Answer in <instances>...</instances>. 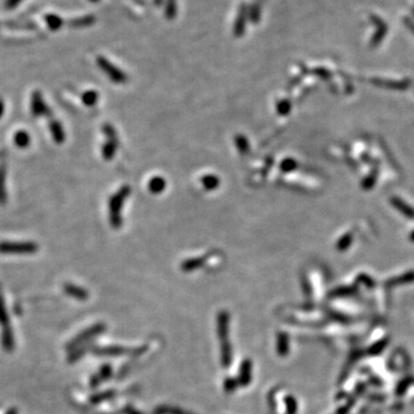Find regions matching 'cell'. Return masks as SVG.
<instances>
[{"label":"cell","mask_w":414,"mask_h":414,"mask_svg":"<svg viewBox=\"0 0 414 414\" xmlns=\"http://www.w3.org/2000/svg\"><path fill=\"white\" fill-rule=\"evenodd\" d=\"M96 99H97V95H96L95 91H89L83 96V102L86 105H93L96 103Z\"/></svg>","instance_id":"cell-11"},{"label":"cell","mask_w":414,"mask_h":414,"mask_svg":"<svg viewBox=\"0 0 414 414\" xmlns=\"http://www.w3.org/2000/svg\"><path fill=\"white\" fill-rule=\"evenodd\" d=\"M245 7L242 6L240 8V12L238 14V17H237V21H236V25H235V33L236 35H240V33L243 32L244 30V22H245Z\"/></svg>","instance_id":"cell-8"},{"label":"cell","mask_w":414,"mask_h":414,"mask_svg":"<svg viewBox=\"0 0 414 414\" xmlns=\"http://www.w3.org/2000/svg\"><path fill=\"white\" fill-rule=\"evenodd\" d=\"M66 291L69 293L71 296H75V297H79V298H84L85 297V292L83 290H81V289L76 288L74 286H67L66 287Z\"/></svg>","instance_id":"cell-10"},{"label":"cell","mask_w":414,"mask_h":414,"mask_svg":"<svg viewBox=\"0 0 414 414\" xmlns=\"http://www.w3.org/2000/svg\"><path fill=\"white\" fill-rule=\"evenodd\" d=\"M93 22H95V17L93 16H84V17L79 18V20L71 21L70 26H75V27L89 26V25H91V23H93Z\"/></svg>","instance_id":"cell-9"},{"label":"cell","mask_w":414,"mask_h":414,"mask_svg":"<svg viewBox=\"0 0 414 414\" xmlns=\"http://www.w3.org/2000/svg\"><path fill=\"white\" fill-rule=\"evenodd\" d=\"M5 181H6V167L0 166V204L6 203V187H5Z\"/></svg>","instance_id":"cell-7"},{"label":"cell","mask_w":414,"mask_h":414,"mask_svg":"<svg viewBox=\"0 0 414 414\" xmlns=\"http://www.w3.org/2000/svg\"><path fill=\"white\" fill-rule=\"evenodd\" d=\"M44 20L46 22L47 27H49L52 31L59 30V29L64 25V21L60 16L55 15V14H47L44 16Z\"/></svg>","instance_id":"cell-5"},{"label":"cell","mask_w":414,"mask_h":414,"mask_svg":"<svg viewBox=\"0 0 414 414\" xmlns=\"http://www.w3.org/2000/svg\"><path fill=\"white\" fill-rule=\"evenodd\" d=\"M22 2L23 0H6V2H5V7L7 9H13L18 6Z\"/></svg>","instance_id":"cell-14"},{"label":"cell","mask_w":414,"mask_h":414,"mask_svg":"<svg viewBox=\"0 0 414 414\" xmlns=\"http://www.w3.org/2000/svg\"><path fill=\"white\" fill-rule=\"evenodd\" d=\"M38 250L35 243L31 242H2L0 243V253H13V254H27L33 253Z\"/></svg>","instance_id":"cell-1"},{"label":"cell","mask_w":414,"mask_h":414,"mask_svg":"<svg viewBox=\"0 0 414 414\" xmlns=\"http://www.w3.org/2000/svg\"><path fill=\"white\" fill-rule=\"evenodd\" d=\"M31 110L35 117H41V115L49 114V107L43 100V97L40 91H35L31 99Z\"/></svg>","instance_id":"cell-2"},{"label":"cell","mask_w":414,"mask_h":414,"mask_svg":"<svg viewBox=\"0 0 414 414\" xmlns=\"http://www.w3.org/2000/svg\"><path fill=\"white\" fill-rule=\"evenodd\" d=\"M3 113H4V104L0 102V117H2Z\"/></svg>","instance_id":"cell-16"},{"label":"cell","mask_w":414,"mask_h":414,"mask_svg":"<svg viewBox=\"0 0 414 414\" xmlns=\"http://www.w3.org/2000/svg\"><path fill=\"white\" fill-rule=\"evenodd\" d=\"M50 129H51V134H52V137L54 139V142L57 143H62L65 141V134H64V129H62L61 124L57 121H52L50 123Z\"/></svg>","instance_id":"cell-4"},{"label":"cell","mask_w":414,"mask_h":414,"mask_svg":"<svg viewBox=\"0 0 414 414\" xmlns=\"http://www.w3.org/2000/svg\"><path fill=\"white\" fill-rule=\"evenodd\" d=\"M7 321V315H6V311H5V305H4V300H3V297H2V293H0V322H5Z\"/></svg>","instance_id":"cell-12"},{"label":"cell","mask_w":414,"mask_h":414,"mask_svg":"<svg viewBox=\"0 0 414 414\" xmlns=\"http://www.w3.org/2000/svg\"><path fill=\"white\" fill-rule=\"evenodd\" d=\"M90 2H92V3H97L98 0H90Z\"/></svg>","instance_id":"cell-17"},{"label":"cell","mask_w":414,"mask_h":414,"mask_svg":"<svg viewBox=\"0 0 414 414\" xmlns=\"http://www.w3.org/2000/svg\"><path fill=\"white\" fill-rule=\"evenodd\" d=\"M4 345L6 349H12L13 346V337L9 331H6V334L4 335Z\"/></svg>","instance_id":"cell-13"},{"label":"cell","mask_w":414,"mask_h":414,"mask_svg":"<svg viewBox=\"0 0 414 414\" xmlns=\"http://www.w3.org/2000/svg\"><path fill=\"white\" fill-rule=\"evenodd\" d=\"M170 6H168V11H167V15H168V17H172L173 15H174V13H176V2L175 0H170Z\"/></svg>","instance_id":"cell-15"},{"label":"cell","mask_w":414,"mask_h":414,"mask_svg":"<svg viewBox=\"0 0 414 414\" xmlns=\"http://www.w3.org/2000/svg\"><path fill=\"white\" fill-rule=\"evenodd\" d=\"M14 143H15L16 146L25 148L30 144V136H29L28 133L21 130V131H17L14 135Z\"/></svg>","instance_id":"cell-6"},{"label":"cell","mask_w":414,"mask_h":414,"mask_svg":"<svg viewBox=\"0 0 414 414\" xmlns=\"http://www.w3.org/2000/svg\"><path fill=\"white\" fill-rule=\"evenodd\" d=\"M97 61H98V65L100 68H103L113 80L119 81L120 79H121V73H120L118 69H115L107 60L104 59V58H98Z\"/></svg>","instance_id":"cell-3"}]
</instances>
